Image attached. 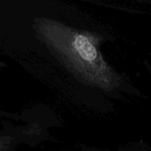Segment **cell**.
<instances>
[{"instance_id": "cell-3", "label": "cell", "mask_w": 151, "mask_h": 151, "mask_svg": "<svg viewBox=\"0 0 151 151\" xmlns=\"http://www.w3.org/2000/svg\"><path fill=\"white\" fill-rule=\"evenodd\" d=\"M0 64H1V65H3V64H2V63H0Z\"/></svg>"}, {"instance_id": "cell-2", "label": "cell", "mask_w": 151, "mask_h": 151, "mask_svg": "<svg viewBox=\"0 0 151 151\" xmlns=\"http://www.w3.org/2000/svg\"><path fill=\"white\" fill-rule=\"evenodd\" d=\"M9 142H10L9 137L0 135V151L5 150V149L8 147Z\"/></svg>"}, {"instance_id": "cell-1", "label": "cell", "mask_w": 151, "mask_h": 151, "mask_svg": "<svg viewBox=\"0 0 151 151\" xmlns=\"http://www.w3.org/2000/svg\"><path fill=\"white\" fill-rule=\"evenodd\" d=\"M35 28L46 44L83 81L105 90L117 86L119 78L105 61L92 34L49 19L37 20Z\"/></svg>"}]
</instances>
